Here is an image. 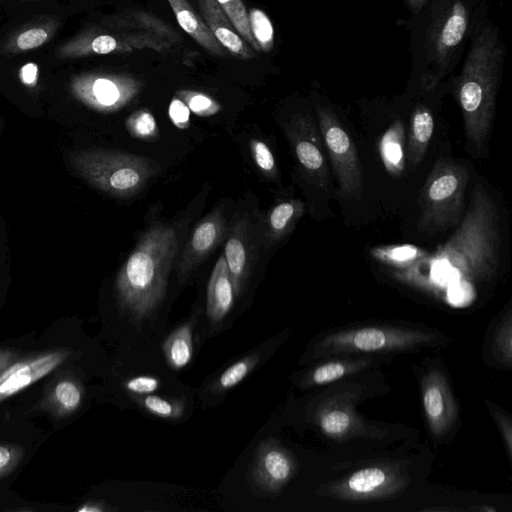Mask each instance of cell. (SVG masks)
<instances>
[{
    "instance_id": "cell-37",
    "label": "cell",
    "mask_w": 512,
    "mask_h": 512,
    "mask_svg": "<svg viewBox=\"0 0 512 512\" xmlns=\"http://www.w3.org/2000/svg\"><path fill=\"white\" fill-rule=\"evenodd\" d=\"M489 411L493 420L495 421L509 458L512 456V420L509 414L499 408L492 402H487Z\"/></svg>"
},
{
    "instance_id": "cell-10",
    "label": "cell",
    "mask_w": 512,
    "mask_h": 512,
    "mask_svg": "<svg viewBox=\"0 0 512 512\" xmlns=\"http://www.w3.org/2000/svg\"><path fill=\"white\" fill-rule=\"evenodd\" d=\"M362 393L359 386H347L325 394L311 410L312 422L322 434L334 441L381 437L380 431L367 424L356 412V403Z\"/></svg>"
},
{
    "instance_id": "cell-7",
    "label": "cell",
    "mask_w": 512,
    "mask_h": 512,
    "mask_svg": "<svg viewBox=\"0 0 512 512\" xmlns=\"http://www.w3.org/2000/svg\"><path fill=\"white\" fill-rule=\"evenodd\" d=\"M440 335L426 330L397 326H362L324 335L313 346L314 357L406 352L433 346Z\"/></svg>"
},
{
    "instance_id": "cell-20",
    "label": "cell",
    "mask_w": 512,
    "mask_h": 512,
    "mask_svg": "<svg viewBox=\"0 0 512 512\" xmlns=\"http://www.w3.org/2000/svg\"><path fill=\"white\" fill-rule=\"evenodd\" d=\"M201 16L218 42L241 59L255 57L254 50L238 34L217 0H198Z\"/></svg>"
},
{
    "instance_id": "cell-16",
    "label": "cell",
    "mask_w": 512,
    "mask_h": 512,
    "mask_svg": "<svg viewBox=\"0 0 512 512\" xmlns=\"http://www.w3.org/2000/svg\"><path fill=\"white\" fill-rule=\"evenodd\" d=\"M171 48L166 39L151 32L123 33L119 35L99 34L85 36L68 45V55L85 56L92 54L125 53L142 49L164 52Z\"/></svg>"
},
{
    "instance_id": "cell-40",
    "label": "cell",
    "mask_w": 512,
    "mask_h": 512,
    "mask_svg": "<svg viewBox=\"0 0 512 512\" xmlns=\"http://www.w3.org/2000/svg\"><path fill=\"white\" fill-rule=\"evenodd\" d=\"M387 136L383 148L385 159L393 165H398L397 163L402 157L401 146L398 141L399 136L396 133H389Z\"/></svg>"
},
{
    "instance_id": "cell-36",
    "label": "cell",
    "mask_w": 512,
    "mask_h": 512,
    "mask_svg": "<svg viewBox=\"0 0 512 512\" xmlns=\"http://www.w3.org/2000/svg\"><path fill=\"white\" fill-rule=\"evenodd\" d=\"M49 38V32L42 27H33L19 33L14 41L13 47L17 51L35 49L43 45Z\"/></svg>"
},
{
    "instance_id": "cell-17",
    "label": "cell",
    "mask_w": 512,
    "mask_h": 512,
    "mask_svg": "<svg viewBox=\"0 0 512 512\" xmlns=\"http://www.w3.org/2000/svg\"><path fill=\"white\" fill-rule=\"evenodd\" d=\"M84 398L85 387L78 375L72 370H61L49 381L31 411L44 412L61 420L76 413Z\"/></svg>"
},
{
    "instance_id": "cell-28",
    "label": "cell",
    "mask_w": 512,
    "mask_h": 512,
    "mask_svg": "<svg viewBox=\"0 0 512 512\" xmlns=\"http://www.w3.org/2000/svg\"><path fill=\"white\" fill-rule=\"evenodd\" d=\"M496 361L510 368L512 365V312L509 308L497 323L491 340Z\"/></svg>"
},
{
    "instance_id": "cell-18",
    "label": "cell",
    "mask_w": 512,
    "mask_h": 512,
    "mask_svg": "<svg viewBox=\"0 0 512 512\" xmlns=\"http://www.w3.org/2000/svg\"><path fill=\"white\" fill-rule=\"evenodd\" d=\"M225 221L222 209L217 208L208 214L195 227L178 265V281L184 282L204 258L222 241Z\"/></svg>"
},
{
    "instance_id": "cell-9",
    "label": "cell",
    "mask_w": 512,
    "mask_h": 512,
    "mask_svg": "<svg viewBox=\"0 0 512 512\" xmlns=\"http://www.w3.org/2000/svg\"><path fill=\"white\" fill-rule=\"evenodd\" d=\"M315 112L341 197L347 200L361 198L363 169L354 142L328 104L318 102Z\"/></svg>"
},
{
    "instance_id": "cell-14",
    "label": "cell",
    "mask_w": 512,
    "mask_h": 512,
    "mask_svg": "<svg viewBox=\"0 0 512 512\" xmlns=\"http://www.w3.org/2000/svg\"><path fill=\"white\" fill-rule=\"evenodd\" d=\"M295 455L275 439L263 441L250 472L253 484L267 494L279 493L296 475Z\"/></svg>"
},
{
    "instance_id": "cell-32",
    "label": "cell",
    "mask_w": 512,
    "mask_h": 512,
    "mask_svg": "<svg viewBox=\"0 0 512 512\" xmlns=\"http://www.w3.org/2000/svg\"><path fill=\"white\" fill-rule=\"evenodd\" d=\"M250 29L261 51L270 52L274 46V30L268 15L258 8L248 11Z\"/></svg>"
},
{
    "instance_id": "cell-22",
    "label": "cell",
    "mask_w": 512,
    "mask_h": 512,
    "mask_svg": "<svg viewBox=\"0 0 512 512\" xmlns=\"http://www.w3.org/2000/svg\"><path fill=\"white\" fill-rule=\"evenodd\" d=\"M374 364L370 356L331 359L319 363L307 371L301 381L302 387L322 386L358 373Z\"/></svg>"
},
{
    "instance_id": "cell-31",
    "label": "cell",
    "mask_w": 512,
    "mask_h": 512,
    "mask_svg": "<svg viewBox=\"0 0 512 512\" xmlns=\"http://www.w3.org/2000/svg\"><path fill=\"white\" fill-rule=\"evenodd\" d=\"M126 129L132 137L143 141H155L159 135L154 116L145 108L135 111L127 118Z\"/></svg>"
},
{
    "instance_id": "cell-1",
    "label": "cell",
    "mask_w": 512,
    "mask_h": 512,
    "mask_svg": "<svg viewBox=\"0 0 512 512\" xmlns=\"http://www.w3.org/2000/svg\"><path fill=\"white\" fill-rule=\"evenodd\" d=\"M486 0H430L416 19L410 45L412 78L423 92H433L453 75Z\"/></svg>"
},
{
    "instance_id": "cell-41",
    "label": "cell",
    "mask_w": 512,
    "mask_h": 512,
    "mask_svg": "<svg viewBox=\"0 0 512 512\" xmlns=\"http://www.w3.org/2000/svg\"><path fill=\"white\" fill-rule=\"evenodd\" d=\"M20 79L23 84L33 87L37 83L38 67L35 63H27L22 66L19 72Z\"/></svg>"
},
{
    "instance_id": "cell-27",
    "label": "cell",
    "mask_w": 512,
    "mask_h": 512,
    "mask_svg": "<svg viewBox=\"0 0 512 512\" xmlns=\"http://www.w3.org/2000/svg\"><path fill=\"white\" fill-rule=\"evenodd\" d=\"M258 361V354H250L236 361L212 383L211 392L220 394L235 387L250 374Z\"/></svg>"
},
{
    "instance_id": "cell-2",
    "label": "cell",
    "mask_w": 512,
    "mask_h": 512,
    "mask_svg": "<svg viewBox=\"0 0 512 512\" xmlns=\"http://www.w3.org/2000/svg\"><path fill=\"white\" fill-rule=\"evenodd\" d=\"M506 52L499 27L486 12L470 36L459 73L449 78V87L462 112L466 140L476 151L489 138Z\"/></svg>"
},
{
    "instance_id": "cell-39",
    "label": "cell",
    "mask_w": 512,
    "mask_h": 512,
    "mask_svg": "<svg viewBox=\"0 0 512 512\" xmlns=\"http://www.w3.org/2000/svg\"><path fill=\"white\" fill-rule=\"evenodd\" d=\"M168 113L170 120L177 128L187 129L190 126V110L177 96L171 100Z\"/></svg>"
},
{
    "instance_id": "cell-34",
    "label": "cell",
    "mask_w": 512,
    "mask_h": 512,
    "mask_svg": "<svg viewBox=\"0 0 512 512\" xmlns=\"http://www.w3.org/2000/svg\"><path fill=\"white\" fill-rule=\"evenodd\" d=\"M250 149L259 170L266 177L275 178L277 176V166L269 146L261 140L252 139L250 141Z\"/></svg>"
},
{
    "instance_id": "cell-38",
    "label": "cell",
    "mask_w": 512,
    "mask_h": 512,
    "mask_svg": "<svg viewBox=\"0 0 512 512\" xmlns=\"http://www.w3.org/2000/svg\"><path fill=\"white\" fill-rule=\"evenodd\" d=\"M159 385V380L151 375L135 376L124 384L126 390L134 395L152 394L159 388Z\"/></svg>"
},
{
    "instance_id": "cell-19",
    "label": "cell",
    "mask_w": 512,
    "mask_h": 512,
    "mask_svg": "<svg viewBox=\"0 0 512 512\" xmlns=\"http://www.w3.org/2000/svg\"><path fill=\"white\" fill-rule=\"evenodd\" d=\"M224 256L236 296L244 289L252 267V246L246 217L237 221L225 244Z\"/></svg>"
},
{
    "instance_id": "cell-6",
    "label": "cell",
    "mask_w": 512,
    "mask_h": 512,
    "mask_svg": "<svg viewBox=\"0 0 512 512\" xmlns=\"http://www.w3.org/2000/svg\"><path fill=\"white\" fill-rule=\"evenodd\" d=\"M469 173L460 162L439 158L420 193L419 228L436 234L454 228L465 210V191Z\"/></svg>"
},
{
    "instance_id": "cell-30",
    "label": "cell",
    "mask_w": 512,
    "mask_h": 512,
    "mask_svg": "<svg viewBox=\"0 0 512 512\" xmlns=\"http://www.w3.org/2000/svg\"><path fill=\"white\" fill-rule=\"evenodd\" d=\"M133 399L149 413L164 419H177L184 412L183 401L158 395H133Z\"/></svg>"
},
{
    "instance_id": "cell-3",
    "label": "cell",
    "mask_w": 512,
    "mask_h": 512,
    "mask_svg": "<svg viewBox=\"0 0 512 512\" xmlns=\"http://www.w3.org/2000/svg\"><path fill=\"white\" fill-rule=\"evenodd\" d=\"M177 250L176 230L156 224L142 234L120 268L115 280L116 300L134 322H143L162 303Z\"/></svg>"
},
{
    "instance_id": "cell-25",
    "label": "cell",
    "mask_w": 512,
    "mask_h": 512,
    "mask_svg": "<svg viewBox=\"0 0 512 512\" xmlns=\"http://www.w3.org/2000/svg\"><path fill=\"white\" fill-rule=\"evenodd\" d=\"M304 213V203L297 199L277 204L267 219V238L270 243L280 241L295 227Z\"/></svg>"
},
{
    "instance_id": "cell-29",
    "label": "cell",
    "mask_w": 512,
    "mask_h": 512,
    "mask_svg": "<svg viewBox=\"0 0 512 512\" xmlns=\"http://www.w3.org/2000/svg\"><path fill=\"white\" fill-rule=\"evenodd\" d=\"M222 10L237 30L238 34L248 43L255 51L260 52L261 49L255 41L251 29L248 11L242 0H217Z\"/></svg>"
},
{
    "instance_id": "cell-43",
    "label": "cell",
    "mask_w": 512,
    "mask_h": 512,
    "mask_svg": "<svg viewBox=\"0 0 512 512\" xmlns=\"http://www.w3.org/2000/svg\"><path fill=\"white\" fill-rule=\"evenodd\" d=\"M109 510L104 502L91 500L83 503L77 508L78 512H104Z\"/></svg>"
},
{
    "instance_id": "cell-24",
    "label": "cell",
    "mask_w": 512,
    "mask_h": 512,
    "mask_svg": "<svg viewBox=\"0 0 512 512\" xmlns=\"http://www.w3.org/2000/svg\"><path fill=\"white\" fill-rule=\"evenodd\" d=\"M434 130V118L424 103L415 106L406 147L407 161L412 168L422 161Z\"/></svg>"
},
{
    "instance_id": "cell-8",
    "label": "cell",
    "mask_w": 512,
    "mask_h": 512,
    "mask_svg": "<svg viewBox=\"0 0 512 512\" xmlns=\"http://www.w3.org/2000/svg\"><path fill=\"white\" fill-rule=\"evenodd\" d=\"M409 483L410 474L404 462L381 460L319 486L316 493L341 501H375L399 496Z\"/></svg>"
},
{
    "instance_id": "cell-4",
    "label": "cell",
    "mask_w": 512,
    "mask_h": 512,
    "mask_svg": "<svg viewBox=\"0 0 512 512\" xmlns=\"http://www.w3.org/2000/svg\"><path fill=\"white\" fill-rule=\"evenodd\" d=\"M457 229L440 251V259L464 281L495 276L500 263L499 217L491 194L478 181Z\"/></svg>"
},
{
    "instance_id": "cell-5",
    "label": "cell",
    "mask_w": 512,
    "mask_h": 512,
    "mask_svg": "<svg viewBox=\"0 0 512 512\" xmlns=\"http://www.w3.org/2000/svg\"><path fill=\"white\" fill-rule=\"evenodd\" d=\"M69 160L88 183L118 198L134 196L159 171L149 158L112 150L74 151Z\"/></svg>"
},
{
    "instance_id": "cell-21",
    "label": "cell",
    "mask_w": 512,
    "mask_h": 512,
    "mask_svg": "<svg viewBox=\"0 0 512 512\" xmlns=\"http://www.w3.org/2000/svg\"><path fill=\"white\" fill-rule=\"evenodd\" d=\"M236 294L224 254L218 258L207 286L206 311L213 324L220 323L231 310Z\"/></svg>"
},
{
    "instance_id": "cell-13",
    "label": "cell",
    "mask_w": 512,
    "mask_h": 512,
    "mask_svg": "<svg viewBox=\"0 0 512 512\" xmlns=\"http://www.w3.org/2000/svg\"><path fill=\"white\" fill-rule=\"evenodd\" d=\"M425 418L433 438L448 434L458 419V405L443 371L431 368L421 377Z\"/></svg>"
},
{
    "instance_id": "cell-35",
    "label": "cell",
    "mask_w": 512,
    "mask_h": 512,
    "mask_svg": "<svg viewBox=\"0 0 512 512\" xmlns=\"http://www.w3.org/2000/svg\"><path fill=\"white\" fill-rule=\"evenodd\" d=\"M25 457V449L18 444L0 443V480L11 474Z\"/></svg>"
},
{
    "instance_id": "cell-42",
    "label": "cell",
    "mask_w": 512,
    "mask_h": 512,
    "mask_svg": "<svg viewBox=\"0 0 512 512\" xmlns=\"http://www.w3.org/2000/svg\"><path fill=\"white\" fill-rule=\"evenodd\" d=\"M19 357V353L13 349L0 348V375Z\"/></svg>"
},
{
    "instance_id": "cell-44",
    "label": "cell",
    "mask_w": 512,
    "mask_h": 512,
    "mask_svg": "<svg viewBox=\"0 0 512 512\" xmlns=\"http://www.w3.org/2000/svg\"><path fill=\"white\" fill-rule=\"evenodd\" d=\"M430 0H403L412 17L417 16Z\"/></svg>"
},
{
    "instance_id": "cell-23",
    "label": "cell",
    "mask_w": 512,
    "mask_h": 512,
    "mask_svg": "<svg viewBox=\"0 0 512 512\" xmlns=\"http://www.w3.org/2000/svg\"><path fill=\"white\" fill-rule=\"evenodd\" d=\"M179 26L209 53L224 57L228 51L214 37L188 0H167Z\"/></svg>"
},
{
    "instance_id": "cell-12",
    "label": "cell",
    "mask_w": 512,
    "mask_h": 512,
    "mask_svg": "<svg viewBox=\"0 0 512 512\" xmlns=\"http://www.w3.org/2000/svg\"><path fill=\"white\" fill-rule=\"evenodd\" d=\"M287 135L296 158L318 187L328 190L330 186L326 150L318 124L307 112H298L287 125Z\"/></svg>"
},
{
    "instance_id": "cell-15",
    "label": "cell",
    "mask_w": 512,
    "mask_h": 512,
    "mask_svg": "<svg viewBox=\"0 0 512 512\" xmlns=\"http://www.w3.org/2000/svg\"><path fill=\"white\" fill-rule=\"evenodd\" d=\"M72 353L70 348H57L15 360L0 375V403L50 374Z\"/></svg>"
},
{
    "instance_id": "cell-11",
    "label": "cell",
    "mask_w": 512,
    "mask_h": 512,
    "mask_svg": "<svg viewBox=\"0 0 512 512\" xmlns=\"http://www.w3.org/2000/svg\"><path fill=\"white\" fill-rule=\"evenodd\" d=\"M70 88L74 97L87 107L111 113L132 102L142 83L126 74L88 73L73 78Z\"/></svg>"
},
{
    "instance_id": "cell-26",
    "label": "cell",
    "mask_w": 512,
    "mask_h": 512,
    "mask_svg": "<svg viewBox=\"0 0 512 512\" xmlns=\"http://www.w3.org/2000/svg\"><path fill=\"white\" fill-rule=\"evenodd\" d=\"M163 353L168 365L180 370L187 366L193 356V325L186 322L176 328L164 340L162 344Z\"/></svg>"
},
{
    "instance_id": "cell-33",
    "label": "cell",
    "mask_w": 512,
    "mask_h": 512,
    "mask_svg": "<svg viewBox=\"0 0 512 512\" xmlns=\"http://www.w3.org/2000/svg\"><path fill=\"white\" fill-rule=\"evenodd\" d=\"M176 96L187 105L190 112L200 117H209L221 110V105L203 92L182 89L176 92Z\"/></svg>"
}]
</instances>
